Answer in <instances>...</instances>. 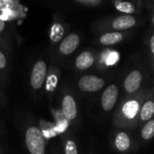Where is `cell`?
<instances>
[{
    "mask_svg": "<svg viewBox=\"0 0 154 154\" xmlns=\"http://www.w3.org/2000/svg\"><path fill=\"white\" fill-rule=\"evenodd\" d=\"M112 147L118 153L126 154L135 152L138 148L136 140L126 131L116 129L112 136Z\"/></svg>",
    "mask_w": 154,
    "mask_h": 154,
    "instance_id": "3957f363",
    "label": "cell"
},
{
    "mask_svg": "<svg viewBox=\"0 0 154 154\" xmlns=\"http://www.w3.org/2000/svg\"><path fill=\"white\" fill-rule=\"evenodd\" d=\"M65 154H79L77 143L74 140H68L65 143Z\"/></svg>",
    "mask_w": 154,
    "mask_h": 154,
    "instance_id": "e0dca14e",
    "label": "cell"
},
{
    "mask_svg": "<svg viewBox=\"0 0 154 154\" xmlns=\"http://www.w3.org/2000/svg\"><path fill=\"white\" fill-rule=\"evenodd\" d=\"M106 85V80L103 78L95 75L83 76L78 83L79 88L83 92L94 93L101 90Z\"/></svg>",
    "mask_w": 154,
    "mask_h": 154,
    "instance_id": "ba28073f",
    "label": "cell"
},
{
    "mask_svg": "<svg viewBox=\"0 0 154 154\" xmlns=\"http://www.w3.org/2000/svg\"><path fill=\"white\" fill-rule=\"evenodd\" d=\"M114 7L119 12L124 14H139L141 13V6H143V2L141 1H122V0H116L113 1Z\"/></svg>",
    "mask_w": 154,
    "mask_h": 154,
    "instance_id": "30bf717a",
    "label": "cell"
},
{
    "mask_svg": "<svg viewBox=\"0 0 154 154\" xmlns=\"http://www.w3.org/2000/svg\"><path fill=\"white\" fill-rule=\"evenodd\" d=\"M140 137L143 142H149L154 137V118L142 125Z\"/></svg>",
    "mask_w": 154,
    "mask_h": 154,
    "instance_id": "9a60e30c",
    "label": "cell"
},
{
    "mask_svg": "<svg viewBox=\"0 0 154 154\" xmlns=\"http://www.w3.org/2000/svg\"><path fill=\"white\" fill-rule=\"evenodd\" d=\"M143 73L139 69H132L124 79L123 88L125 91V97L127 96H133L137 94L143 88Z\"/></svg>",
    "mask_w": 154,
    "mask_h": 154,
    "instance_id": "5b68a950",
    "label": "cell"
},
{
    "mask_svg": "<svg viewBox=\"0 0 154 154\" xmlns=\"http://www.w3.org/2000/svg\"><path fill=\"white\" fill-rule=\"evenodd\" d=\"M143 6L152 10V13H154V0H152V1H143Z\"/></svg>",
    "mask_w": 154,
    "mask_h": 154,
    "instance_id": "ffe728a7",
    "label": "cell"
},
{
    "mask_svg": "<svg viewBox=\"0 0 154 154\" xmlns=\"http://www.w3.org/2000/svg\"><path fill=\"white\" fill-rule=\"evenodd\" d=\"M5 22L0 16V32H2L5 30Z\"/></svg>",
    "mask_w": 154,
    "mask_h": 154,
    "instance_id": "44dd1931",
    "label": "cell"
},
{
    "mask_svg": "<svg viewBox=\"0 0 154 154\" xmlns=\"http://www.w3.org/2000/svg\"><path fill=\"white\" fill-rule=\"evenodd\" d=\"M62 113L65 116V117L72 121L74 120L78 116V108L77 104L74 99V97L70 95H66L63 97L62 100Z\"/></svg>",
    "mask_w": 154,
    "mask_h": 154,
    "instance_id": "4fadbf2b",
    "label": "cell"
},
{
    "mask_svg": "<svg viewBox=\"0 0 154 154\" xmlns=\"http://www.w3.org/2000/svg\"><path fill=\"white\" fill-rule=\"evenodd\" d=\"M80 42L79 36L76 33H70L66 38L63 39L61 43L60 44V51L63 55H69L74 52Z\"/></svg>",
    "mask_w": 154,
    "mask_h": 154,
    "instance_id": "7c38bea8",
    "label": "cell"
},
{
    "mask_svg": "<svg viewBox=\"0 0 154 154\" xmlns=\"http://www.w3.org/2000/svg\"><path fill=\"white\" fill-rule=\"evenodd\" d=\"M145 93L146 88H143L135 95L124 97L113 117V125L116 129L133 130L139 126V116Z\"/></svg>",
    "mask_w": 154,
    "mask_h": 154,
    "instance_id": "6da1fadb",
    "label": "cell"
},
{
    "mask_svg": "<svg viewBox=\"0 0 154 154\" xmlns=\"http://www.w3.org/2000/svg\"><path fill=\"white\" fill-rule=\"evenodd\" d=\"M129 35L130 33L125 32H108L99 37L98 42L104 46H112L123 42Z\"/></svg>",
    "mask_w": 154,
    "mask_h": 154,
    "instance_id": "8fae6325",
    "label": "cell"
},
{
    "mask_svg": "<svg viewBox=\"0 0 154 154\" xmlns=\"http://www.w3.org/2000/svg\"><path fill=\"white\" fill-rule=\"evenodd\" d=\"M140 19L135 15L122 14L111 17L103 22V30L108 32H125L136 27L140 23Z\"/></svg>",
    "mask_w": 154,
    "mask_h": 154,
    "instance_id": "7a4b0ae2",
    "label": "cell"
},
{
    "mask_svg": "<svg viewBox=\"0 0 154 154\" xmlns=\"http://www.w3.org/2000/svg\"><path fill=\"white\" fill-rule=\"evenodd\" d=\"M7 61H6V58L5 56L3 54V52L0 50V69H4L6 67Z\"/></svg>",
    "mask_w": 154,
    "mask_h": 154,
    "instance_id": "d6986e66",
    "label": "cell"
},
{
    "mask_svg": "<svg viewBox=\"0 0 154 154\" xmlns=\"http://www.w3.org/2000/svg\"><path fill=\"white\" fill-rule=\"evenodd\" d=\"M95 63V56L91 51L81 52L75 61V66L78 69L85 70L91 68Z\"/></svg>",
    "mask_w": 154,
    "mask_h": 154,
    "instance_id": "5bb4252c",
    "label": "cell"
},
{
    "mask_svg": "<svg viewBox=\"0 0 154 154\" xmlns=\"http://www.w3.org/2000/svg\"><path fill=\"white\" fill-rule=\"evenodd\" d=\"M154 118V88L146 89L139 116V126Z\"/></svg>",
    "mask_w": 154,
    "mask_h": 154,
    "instance_id": "8992f818",
    "label": "cell"
},
{
    "mask_svg": "<svg viewBox=\"0 0 154 154\" xmlns=\"http://www.w3.org/2000/svg\"><path fill=\"white\" fill-rule=\"evenodd\" d=\"M76 2L79 5L88 7H97L103 3L102 0H76Z\"/></svg>",
    "mask_w": 154,
    "mask_h": 154,
    "instance_id": "ac0fdd59",
    "label": "cell"
},
{
    "mask_svg": "<svg viewBox=\"0 0 154 154\" xmlns=\"http://www.w3.org/2000/svg\"><path fill=\"white\" fill-rule=\"evenodd\" d=\"M0 152H1V150H0Z\"/></svg>",
    "mask_w": 154,
    "mask_h": 154,
    "instance_id": "603a6c76",
    "label": "cell"
},
{
    "mask_svg": "<svg viewBox=\"0 0 154 154\" xmlns=\"http://www.w3.org/2000/svg\"><path fill=\"white\" fill-rule=\"evenodd\" d=\"M25 145L30 154H45V141L39 128L31 126L27 129Z\"/></svg>",
    "mask_w": 154,
    "mask_h": 154,
    "instance_id": "277c9868",
    "label": "cell"
},
{
    "mask_svg": "<svg viewBox=\"0 0 154 154\" xmlns=\"http://www.w3.org/2000/svg\"><path fill=\"white\" fill-rule=\"evenodd\" d=\"M151 23H152V24L154 26V13H152V15L151 17Z\"/></svg>",
    "mask_w": 154,
    "mask_h": 154,
    "instance_id": "7402d4cb",
    "label": "cell"
},
{
    "mask_svg": "<svg viewBox=\"0 0 154 154\" xmlns=\"http://www.w3.org/2000/svg\"><path fill=\"white\" fill-rule=\"evenodd\" d=\"M47 75V65L43 60H38L32 70L31 85L34 89H39L42 87Z\"/></svg>",
    "mask_w": 154,
    "mask_h": 154,
    "instance_id": "9c48e42d",
    "label": "cell"
},
{
    "mask_svg": "<svg viewBox=\"0 0 154 154\" xmlns=\"http://www.w3.org/2000/svg\"><path fill=\"white\" fill-rule=\"evenodd\" d=\"M148 44H149V60L151 63V68L154 73V32L150 36Z\"/></svg>",
    "mask_w": 154,
    "mask_h": 154,
    "instance_id": "2e32d148",
    "label": "cell"
},
{
    "mask_svg": "<svg viewBox=\"0 0 154 154\" xmlns=\"http://www.w3.org/2000/svg\"><path fill=\"white\" fill-rule=\"evenodd\" d=\"M119 94V88L116 84H110L106 88L101 97V106L105 112L114 110L118 102Z\"/></svg>",
    "mask_w": 154,
    "mask_h": 154,
    "instance_id": "52a82bcc",
    "label": "cell"
}]
</instances>
